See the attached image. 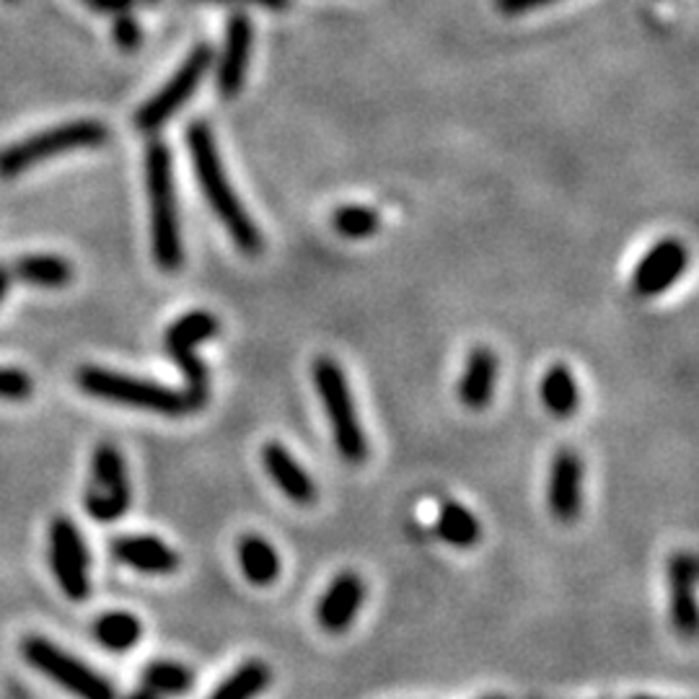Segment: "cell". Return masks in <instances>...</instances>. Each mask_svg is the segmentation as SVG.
Returning <instances> with one entry per match:
<instances>
[{
	"label": "cell",
	"instance_id": "1",
	"mask_svg": "<svg viewBox=\"0 0 699 699\" xmlns=\"http://www.w3.org/2000/svg\"><path fill=\"white\" fill-rule=\"evenodd\" d=\"M187 148H190L192 169L200 190H203L213 213L218 215V221L226 226L230 239L244 255H259L262 251V234H259L255 221L249 218L247 207L241 205L239 194L234 192V187L228 182L207 122H192L190 129H187Z\"/></svg>",
	"mask_w": 699,
	"mask_h": 699
},
{
	"label": "cell",
	"instance_id": "2",
	"mask_svg": "<svg viewBox=\"0 0 699 699\" xmlns=\"http://www.w3.org/2000/svg\"><path fill=\"white\" fill-rule=\"evenodd\" d=\"M146 190L150 205V241L154 259L166 272H174L184 262L182 228H179L174 169L171 150L164 140H150L146 148Z\"/></svg>",
	"mask_w": 699,
	"mask_h": 699
},
{
	"label": "cell",
	"instance_id": "3",
	"mask_svg": "<svg viewBox=\"0 0 699 699\" xmlns=\"http://www.w3.org/2000/svg\"><path fill=\"white\" fill-rule=\"evenodd\" d=\"M314 386L319 394L324 413H327L331 441L340 453L342 461L358 466L369 459V438H365L363 425H360L356 399H352L348 376L342 365L335 358H316L314 360Z\"/></svg>",
	"mask_w": 699,
	"mask_h": 699
},
{
	"label": "cell",
	"instance_id": "4",
	"mask_svg": "<svg viewBox=\"0 0 699 699\" xmlns=\"http://www.w3.org/2000/svg\"><path fill=\"white\" fill-rule=\"evenodd\" d=\"M78 386L93 399L112 402L129 409H140V413H154L161 417H184L192 415L190 402L184 392L177 388L156 384L148 379H135L127 373H117L110 369H99V365H83L76 373Z\"/></svg>",
	"mask_w": 699,
	"mask_h": 699
},
{
	"label": "cell",
	"instance_id": "5",
	"mask_svg": "<svg viewBox=\"0 0 699 699\" xmlns=\"http://www.w3.org/2000/svg\"><path fill=\"white\" fill-rule=\"evenodd\" d=\"M215 335H218V319L211 312H190L166 329V352L174 358L177 369L187 381L184 396L192 413H200L211 399V376H207V365L198 358V348L213 340Z\"/></svg>",
	"mask_w": 699,
	"mask_h": 699
},
{
	"label": "cell",
	"instance_id": "6",
	"mask_svg": "<svg viewBox=\"0 0 699 699\" xmlns=\"http://www.w3.org/2000/svg\"><path fill=\"white\" fill-rule=\"evenodd\" d=\"M106 138H110V129L97 120H76L49 127L45 133L0 150V177L11 179L26 171L29 166L47 161L57 154H68V150L104 146Z\"/></svg>",
	"mask_w": 699,
	"mask_h": 699
},
{
	"label": "cell",
	"instance_id": "7",
	"mask_svg": "<svg viewBox=\"0 0 699 699\" xmlns=\"http://www.w3.org/2000/svg\"><path fill=\"white\" fill-rule=\"evenodd\" d=\"M21 655L34 672L47 676L49 681H55L57 687H63L76 699H117V691H114L110 679L93 672L89 663L57 647L53 640L29 635L21 643Z\"/></svg>",
	"mask_w": 699,
	"mask_h": 699
},
{
	"label": "cell",
	"instance_id": "8",
	"mask_svg": "<svg viewBox=\"0 0 699 699\" xmlns=\"http://www.w3.org/2000/svg\"><path fill=\"white\" fill-rule=\"evenodd\" d=\"M133 503L127 461L114 443H99L91 453L89 485L83 493V506L93 521L114 523L127 514Z\"/></svg>",
	"mask_w": 699,
	"mask_h": 699
},
{
	"label": "cell",
	"instance_id": "9",
	"mask_svg": "<svg viewBox=\"0 0 699 699\" xmlns=\"http://www.w3.org/2000/svg\"><path fill=\"white\" fill-rule=\"evenodd\" d=\"M213 65V47L211 45H198L190 53V57L179 65L174 76L158 89L146 104L135 112V127L140 133L154 135L169 122L182 106L190 102L192 93L198 91V86L203 83V78Z\"/></svg>",
	"mask_w": 699,
	"mask_h": 699
},
{
	"label": "cell",
	"instance_id": "10",
	"mask_svg": "<svg viewBox=\"0 0 699 699\" xmlns=\"http://www.w3.org/2000/svg\"><path fill=\"white\" fill-rule=\"evenodd\" d=\"M47 557L57 586L70 601H86L91 596V552L89 544L68 516H57L49 523Z\"/></svg>",
	"mask_w": 699,
	"mask_h": 699
},
{
	"label": "cell",
	"instance_id": "11",
	"mask_svg": "<svg viewBox=\"0 0 699 699\" xmlns=\"http://www.w3.org/2000/svg\"><path fill=\"white\" fill-rule=\"evenodd\" d=\"M687 264V247L676 239H663L647 249V255L638 262L635 272H632V291L640 298H653V295L666 293L684 275Z\"/></svg>",
	"mask_w": 699,
	"mask_h": 699
},
{
	"label": "cell",
	"instance_id": "12",
	"mask_svg": "<svg viewBox=\"0 0 699 699\" xmlns=\"http://www.w3.org/2000/svg\"><path fill=\"white\" fill-rule=\"evenodd\" d=\"M546 506L560 523H573L583 510V459L578 451L560 449L552 456L550 482H546Z\"/></svg>",
	"mask_w": 699,
	"mask_h": 699
},
{
	"label": "cell",
	"instance_id": "13",
	"mask_svg": "<svg viewBox=\"0 0 699 699\" xmlns=\"http://www.w3.org/2000/svg\"><path fill=\"white\" fill-rule=\"evenodd\" d=\"M697 557L687 550H679L668 560V611L676 635L691 640L697 635L699 611H697Z\"/></svg>",
	"mask_w": 699,
	"mask_h": 699
},
{
	"label": "cell",
	"instance_id": "14",
	"mask_svg": "<svg viewBox=\"0 0 699 699\" xmlns=\"http://www.w3.org/2000/svg\"><path fill=\"white\" fill-rule=\"evenodd\" d=\"M365 601V583L358 573L342 571L335 575L316 604V622L329 635H342L358 619V611Z\"/></svg>",
	"mask_w": 699,
	"mask_h": 699
},
{
	"label": "cell",
	"instance_id": "15",
	"mask_svg": "<svg viewBox=\"0 0 699 699\" xmlns=\"http://www.w3.org/2000/svg\"><path fill=\"white\" fill-rule=\"evenodd\" d=\"M251 42H255V29L247 13H234L226 26V42H223V53L218 60V83L221 97L234 99L236 93L247 83V70L251 60Z\"/></svg>",
	"mask_w": 699,
	"mask_h": 699
},
{
	"label": "cell",
	"instance_id": "16",
	"mask_svg": "<svg viewBox=\"0 0 699 699\" xmlns=\"http://www.w3.org/2000/svg\"><path fill=\"white\" fill-rule=\"evenodd\" d=\"M259 459H262V466H264V472H268V477L275 482V487L288 497V500L295 503V506H301V508L314 506L316 497H319L316 482H314L312 474H308L304 466H301V461L295 459L283 443L280 441L264 443Z\"/></svg>",
	"mask_w": 699,
	"mask_h": 699
},
{
	"label": "cell",
	"instance_id": "17",
	"mask_svg": "<svg viewBox=\"0 0 699 699\" xmlns=\"http://www.w3.org/2000/svg\"><path fill=\"white\" fill-rule=\"evenodd\" d=\"M114 560L143 575H174L182 565L177 550L150 534H129L112 542Z\"/></svg>",
	"mask_w": 699,
	"mask_h": 699
},
{
	"label": "cell",
	"instance_id": "18",
	"mask_svg": "<svg viewBox=\"0 0 699 699\" xmlns=\"http://www.w3.org/2000/svg\"><path fill=\"white\" fill-rule=\"evenodd\" d=\"M497 386V356L485 345L466 356L464 373L459 379V399L466 409L482 413L489 407Z\"/></svg>",
	"mask_w": 699,
	"mask_h": 699
},
{
	"label": "cell",
	"instance_id": "19",
	"mask_svg": "<svg viewBox=\"0 0 699 699\" xmlns=\"http://www.w3.org/2000/svg\"><path fill=\"white\" fill-rule=\"evenodd\" d=\"M236 560H239L241 575L251 586L264 588L280 578V557L264 537L247 534L236 544Z\"/></svg>",
	"mask_w": 699,
	"mask_h": 699
},
{
	"label": "cell",
	"instance_id": "20",
	"mask_svg": "<svg viewBox=\"0 0 699 699\" xmlns=\"http://www.w3.org/2000/svg\"><path fill=\"white\" fill-rule=\"evenodd\" d=\"M539 396H542V405L546 413L567 420L578 413L580 407V388L575 381L573 371L565 363H554L550 371L544 373L542 386H539Z\"/></svg>",
	"mask_w": 699,
	"mask_h": 699
},
{
	"label": "cell",
	"instance_id": "21",
	"mask_svg": "<svg viewBox=\"0 0 699 699\" xmlns=\"http://www.w3.org/2000/svg\"><path fill=\"white\" fill-rule=\"evenodd\" d=\"M436 534L456 550H472L482 539V523L466 506L456 500H446L438 510Z\"/></svg>",
	"mask_w": 699,
	"mask_h": 699
},
{
	"label": "cell",
	"instance_id": "22",
	"mask_svg": "<svg viewBox=\"0 0 699 699\" xmlns=\"http://www.w3.org/2000/svg\"><path fill=\"white\" fill-rule=\"evenodd\" d=\"M93 638H97V643L106 647V651L127 653L140 643L143 624L140 619L129 615V611L112 609L104 611V615L93 622Z\"/></svg>",
	"mask_w": 699,
	"mask_h": 699
},
{
	"label": "cell",
	"instance_id": "23",
	"mask_svg": "<svg viewBox=\"0 0 699 699\" xmlns=\"http://www.w3.org/2000/svg\"><path fill=\"white\" fill-rule=\"evenodd\" d=\"M13 275L24 285L34 288H65L74 280V268L55 255H26L16 259Z\"/></svg>",
	"mask_w": 699,
	"mask_h": 699
},
{
	"label": "cell",
	"instance_id": "24",
	"mask_svg": "<svg viewBox=\"0 0 699 699\" xmlns=\"http://www.w3.org/2000/svg\"><path fill=\"white\" fill-rule=\"evenodd\" d=\"M272 672L264 661H244L207 699H257L270 687Z\"/></svg>",
	"mask_w": 699,
	"mask_h": 699
},
{
	"label": "cell",
	"instance_id": "25",
	"mask_svg": "<svg viewBox=\"0 0 699 699\" xmlns=\"http://www.w3.org/2000/svg\"><path fill=\"white\" fill-rule=\"evenodd\" d=\"M194 674L177 661H154L143 668V687L158 697H182L192 689Z\"/></svg>",
	"mask_w": 699,
	"mask_h": 699
},
{
	"label": "cell",
	"instance_id": "26",
	"mask_svg": "<svg viewBox=\"0 0 699 699\" xmlns=\"http://www.w3.org/2000/svg\"><path fill=\"white\" fill-rule=\"evenodd\" d=\"M335 230L345 239H369L381 226L379 213L365 205H342L331 215Z\"/></svg>",
	"mask_w": 699,
	"mask_h": 699
},
{
	"label": "cell",
	"instance_id": "27",
	"mask_svg": "<svg viewBox=\"0 0 699 699\" xmlns=\"http://www.w3.org/2000/svg\"><path fill=\"white\" fill-rule=\"evenodd\" d=\"M34 392V381L21 369H0V399L24 402Z\"/></svg>",
	"mask_w": 699,
	"mask_h": 699
},
{
	"label": "cell",
	"instance_id": "28",
	"mask_svg": "<svg viewBox=\"0 0 699 699\" xmlns=\"http://www.w3.org/2000/svg\"><path fill=\"white\" fill-rule=\"evenodd\" d=\"M112 32H114V42H117V45H120L122 49H135V47H140V42H143V29H140L138 21L129 16V13H120L117 21H114Z\"/></svg>",
	"mask_w": 699,
	"mask_h": 699
},
{
	"label": "cell",
	"instance_id": "29",
	"mask_svg": "<svg viewBox=\"0 0 699 699\" xmlns=\"http://www.w3.org/2000/svg\"><path fill=\"white\" fill-rule=\"evenodd\" d=\"M495 3L506 16H521V13L542 9V5L554 3V0H495Z\"/></svg>",
	"mask_w": 699,
	"mask_h": 699
},
{
	"label": "cell",
	"instance_id": "30",
	"mask_svg": "<svg viewBox=\"0 0 699 699\" xmlns=\"http://www.w3.org/2000/svg\"><path fill=\"white\" fill-rule=\"evenodd\" d=\"M194 3H249V5H262L270 11H285L291 5V0H194Z\"/></svg>",
	"mask_w": 699,
	"mask_h": 699
},
{
	"label": "cell",
	"instance_id": "31",
	"mask_svg": "<svg viewBox=\"0 0 699 699\" xmlns=\"http://www.w3.org/2000/svg\"><path fill=\"white\" fill-rule=\"evenodd\" d=\"M89 3L102 13H122V11H127L129 5L135 3V0H89Z\"/></svg>",
	"mask_w": 699,
	"mask_h": 699
},
{
	"label": "cell",
	"instance_id": "32",
	"mask_svg": "<svg viewBox=\"0 0 699 699\" xmlns=\"http://www.w3.org/2000/svg\"><path fill=\"white\" fill-rule=\"evenodd\" d=\"M125 699H161L156 695V691H150V689H146V687H140V689H135L133 695H127Z\"/></svg>",
	"mask_w": 699,
	"mask_h": 699
},
{
	"label": "cell",
	"instance_id": "33",
	"mask_svg": "<svg viewBox=\"0 0 699 699\" xmlns=\"http://www.w3.org/2000/svg\"><path fill=\"white\" fill-rule=\"evenodd\" d=\"M9 283H11V272L5 268H0V301H3L5 291H9Z\"/></svg>",
	"mask_w": 699,
	"mask_h": 699
},
{
	"label": "cell",
	"instance_id": "34",
	"mask_svg": "<svg viewBox=\"0 0 699 699\" xmlns=\"http://www.w3.org/2000/svg\"><path fill=\"white\" fill-rule=\"evenodd\" d=\"M632 699H658V697H647V695H638V697H632Z\"/></svg>",
	"mask_w": 699,
	"mask_h": 699
},
{
	"label": "cell",
	"instance_id": "35",
	"mask_svg": "<svg viewBox=\"0 0 699 699\" xmlns=\"http://www.w3.org/2000/svg\"><path fill=\"white\" fill-rule=\"evenodd\" d=\"M487 699H503V697H487Z\"/></svg>",
	"mask_w": 699,
	"mask_h": 699
}]
</instances>
